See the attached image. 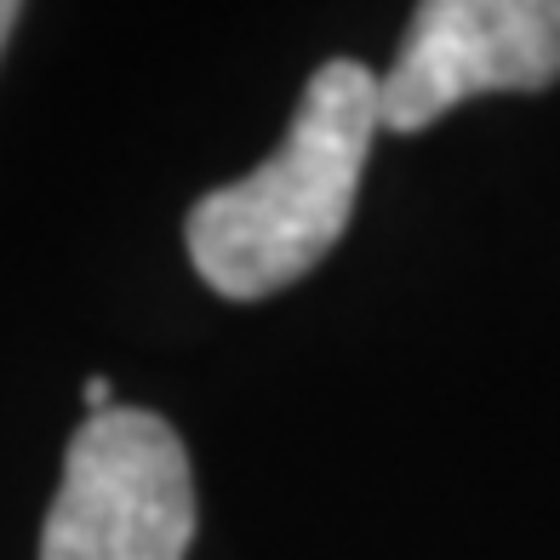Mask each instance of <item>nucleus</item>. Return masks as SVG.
I'll list each match as a JSON object with an SVG mask.
<instances>
[{"mask_svg": "<svg viewBox=\"0 0 560 560\" xmlns=\"http://www.w3.org/2000/svg\"><path fill=\"white\" fill-rule=\"evenodd\" d=\"M560 81V0H429L377 74L389 132H423L469 97Z\"/></svg>", "mask_w": 560, "mask_h": 560, "instance_id": "7ed1b4c3", "label": "nucleus"}, {"mask_svg": "<svg viewBox=\"0 0 560 560\" xmlns=\"http://www.w3.org/2000/svg\"><path fill=\"white\" fill-rule=\"evenodd\" d=\"M12 23H18V7H12V0H0V52H7V40H12Z\"/></svg>", "mask_w": 560, "mask_h": 560, "instance_id": "20e7f679", "label": "nucleus"}, {"mask_svg": "<svg viewBox=\"0 0 560 560\" xmlns=\"http://www.w3.org/2000/svg\"><path fill=\"white\" fill-rule=\"evenodd\" d=\"M377 132V69L354 58L320 63L275 155L189 212L184 241L195 275L235 303L303 280L349 229Z\"/></svg>", "mask_w": 560, "mask_h": 560, "instance_id": "f257e3e1", "label": "nucleus"}, {"mask_svg": "<svg viewBox=\"0 0 560 560\" xmlns=\"http://www.w3.org/2000/svg\"><path fill=\"white\" fill-rule=\"evenodd\" d=\"M189 538L195 475L166 418L109 406L74 429L40 560H184Z\"/></svg>", "mask_w": 560, "mask_h": 560, "instance_id": "f03ea898", "label": "nucleus"}]
</instances>
